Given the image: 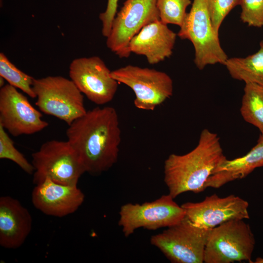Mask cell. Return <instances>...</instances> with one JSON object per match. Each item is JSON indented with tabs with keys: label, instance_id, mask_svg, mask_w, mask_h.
Segmentation results:
<instances>
[{
	"label": "cell",
	"instance_id": "6da1fadb",
	"mask_svg": "<svg viewBox=\"0 0 263 263\" xmlns=\"http://www.w3.org/2000/svg\"><path fill=\"white\" fill-rule=\"evenodd\" d=\"M118 114L112 107H96L74 121L66 130L68 141L85 172L98 175L117 162L121 140Z\"/></svg>",
	"mask_w": 263,
	"mask_h": 263
},
{
	"label": "cell",
	"instance_id": "7a4b0ae2",
	"mask_svg": "<svg viewBox=\"0 0 263 263\" xmlns=\"http://www.w3.org/2000/svg\"><path fill=\"white\" fill-rule=\"evenodd\" d=\"M226 158L218 135L207 129L201 132L197 146L183 155L170 154L164 162V181L174 199L180 194L203 191L215 169Z\"/></svg>",
	"mask_w": 263,
	"mask_h": 263
},
{
	"label": "cell",
	"instance_id": "3957f363",
	"mask_svg": "<svg viewBox=\"0 0 263 263\" xmlns=\"http://www.w3.org/2000/svg\"><path fill=\"white\" fill-rule=\"evenodd\" d=\"M177 36L188 39L194 48V62L199 70L208 65H224L228 56L222 48L211 22L207 0H193Z\"/></svg>",
	"mask_w": 263,
	"mask_h": 263
},
{
	"label": "cell",
	"instance_id": "277c9868",
	"mask_svg": "<svg viewBox=\"0 0 263 263\" xmlns=\"http://www.w3.org/2000/svg\"><path fill=\"white\" fill-rule=\"evenodd\" d=\"M32 88L39 110L68 126L87 112L83 94L71 79L62 76L34 78Z\"/></svg>",
	"mask_w": 263,
	"mask_h": 263
},
{
	"label": "cell",
	"instance_id": "5b68a950",
	"mask_svg": "<svg viewBox=\"0 0 263 263\" xmlns=\"http://www.w3.org/2000/svg\"><path fill=\"white\" fill-rule=\"evenodd\" d=\"M33 182L37 185L46 179L58 183L77 185L85 172L79 158L68 141H48L32 153Z\"/></svg>",
	"mask_w": 263,
	"mask_h": 263
},
{
	"label": "cell",
	"instance_id": "8992f818",
	"mask_svg": "<svg viewBox=\"0 0 263 263\" xmlns=\"http://www.w3.org/2000/svg\"><path fill=\"white\" fill-rule=\"evenodd\" d=\"M255 244L249 225L244 220L228 221L211 229L205 250V263L251 262Z\"/></svg>",
	"mask_w": 263,
	"mask_h": 263
},
{
	"label": "cell",
	"instance_id": "52a82bcc",
	"mask_svg": "<svg viewBox=\"0 0 263 263\" xmlns=\"http://www.w3.org/2000/svg\"><path fill=\"white\" fill-rule=\"evenodd\" d=\"M211 229L198 226L185 217L178 224L151 237L150 242L173 263H203Z\"/></svg>",
	"mask_w": 263,
	"mask_h": 263
},
{
	"label": "cell",
	"instance_id": "ba28073f",
	"mask_svg": "<svg viewBox=\"0 0 263 263\" xmlns=\"http://www.w3.org/2000/svg\"><path fill=\"white\" fill-rule=\"evenodd\" d=\"M111 75L133 91L134 105L140 110L153 111L173 94L172 80L164 72L128 65L111 71Z\"/></svg>",
	"mask_w": 263,
	"mask_h": 263
},
{
	"label": "cell",
	"instance_id": "9c48e42d",
	"mask_svg": "<svg viewBox=\"0 0 263 263\" xmlns=\"http://www.w3.org/2000/svg\"><path fill=\"white\" fill-rule=\"evenodd\" d=\"M170 195H163L150 202L142 204L127 203L119 211V225L125 237L132 235L139 228L156 230L169 227L181 222L186 212Z\"/></svg>",
	"mask_w": 263,
	"mask_h": 263
},
{
	"label": "cell",
	"instance_id": "30bf717a",
	"mask_svg": "<svg viewBox=\"0 0 263 263\" xmlns=\"http://www.w3.org/2000/svg\"><path fill=\"white\" fill-rule=\"evenodd\" d=\"M158 20L157 0H126L113 21L107 47L120 58L129 57L132 38L143 27Z\"/></svg>",
	"mask_w": 263,
	"mask_h": 263
},
{
	"label": "cell",
	"instance_id": "8fae6325",
	"mask_svg": "<svg viewBox=\"0 0 263 263\" xmlns=\"http://www.w3.org/2000/svg\"><path fill=\"white\" fill-rule=\"evenodd\" d=\"M97 56L82 57L72 60L69 66L70 79L93 103L103 105L111 102L117 92L118 82Z\"/></svg>",
	"mask_w": 263,
	"mask_h": 263
},
{
	"label": "cell",
	"instance_id": "7c38bea8",
	"mask_svg": "<svg viewBox=\"0 0 263 263\" xmlns=\"http://www.w3.org/2000/svg\"><path fill=\"white\" fill-rule=\"evenodd\" d=\"M26 96L9 84L0 89V125L17 137L39 132L49 125Z\"/></svg>",
	"mask_w": 263,
	"mask_h": 263
},
{
	"label": "cell",
	"instance_id": "4fadbf2b",
	"mask_svg": "<svg viewBox=\"0 0 263 263\" xmlns=\"http://www.w3.org/2000/svg\"><path fill=\"white\" fill-rule=\"evenodd\" d=\"M248 203L231 194L221 198L216 194L200 202H187L181 205L186 217L200 227L212 229L228 221L248 219Z\"/></svg>",
	"mask_w": 263,
	"mask_h": 263
},
{
	"label": "cell",
	"instance_id": "5bb4252c",
	"mask_svg": "<svg viewBox=\"0 0 263 263\" xmlns=\"http://www.w3.org/2000/svg\"><path fill=\"white\" fill-rule=\"evenodd\" d=\"M31 199L35 207L43 213L61 218L75 212L83 204L85 195L77 185L46 179L36 185Z\"/></svg>",
	"mask_w": 263,
	"mask_h": 263
},
{
	"label": "cell",
	"instance_id": "9a60e30c",
	"mask_svg": "<svg viewBox=\"0 0 263 263\" xmlns=\"http://www.w3.org/2000/svg\"><path fill=\"white\" fill-rule=\"evenodd\" d=\"M177 34L160 20L143 27L131 40L130 52L146 57L150 64H156L169 57Z\"/></svg>",
	"mask_w": 263,
	"mask_h": 263
},
{
	"label": "cell",
	"instance_id": "2e32d148",
	"mask_svg": "<svg viewBox=\"0 0 263 263\" xmlns=\"http://www.w3.org/2000/svg\"><path fill=\"white\" fill-rule=\"evenodd\" d=\"M32 227L28 210L19 200L9 196L0 198V245L7 249L21 246Z\"/></svg>",
	"mask_w": 263,
	"mask_h": 263
},
{
	"label": "cell",
	"instance_id": "e0dca14e",
	"mask_svg": "<svg viewBox=\"0 0 263 263\" xmlns=\"http://www.w3.org/2000/svg\"><path fill=\"white\" fill-rule=\"evenodd\" d=\"M263 166V134L244 155L232 160L225 159L214 170L204 186L218 188L231 181L241 179L255 169Z\"/></svg>",
	"mask_w": 263,
	"mask_h": 263
},
{
	"label": "cell",
	"instance_id": "ac0fdd59",
	"mask_svg": "<svg viewBox=\"0 0 263 263\" xmlns=\"http://www.w3.org/2000/svg\"><path fill=\"white\" fill-rule=\"evenodd\" d=\"M224 65L233 79L263 86V40L254 54L245 57L228 58Z\"/></svg>",
	"mask_w": 263,
	"mask_h": 263
},
{
	"label": "cell",
	"instance_id": "d6986e66",
	"mask_svg": "<svg viewBox=\"0 0 263 263\" xmlns=\"http://www.w3.org/2000/svg\"><path fill=\"white\" fill-rule=\"evenodd\" d=\"M240 113L245 121L257 128L263 134V86L246 83Z\"/></svg>",
	"mask_w": 263,
	"mask_h": 263
},
{
	"label": "cell",
	"instance_id": "ffe728a7",
	"mask_svg": "<svg viewBox=\"0 0 263 263\" xmlns=\"http://www.w3.org/2000/svg\"><path fill=\"white\" fill-rule=\"evenodd\" d=\"M0 76L31 98L36 97L32 88L34 78L17 68L2 52L0 53Z\"/></svg>",
	"mask_w": 263,
	"mask_h": 263
},
{
	"label": "cell",
	"instance_id": "44dd1931",
	"mask_svg": "<svg viewBox=\"0 0 263 263\" xmlns=\"http://www.w3.org/2000/svg\"><path fill=\"white\" fill-rule=\"evenodd\" d=\"M191 0H157L160 20L166 24L182 25Z\"/></svg>",
	"mask_w": 263,
	"mask_h": 263
},
{
	"label": "cell",
	"instance_id": "7402d4cb",
	"mask_svg": "<svg viewBox=\"0 0 263 263\" xmlns=\"http://www.w3.org/2000/svg\"><path fill=\"white\" fill-rule=\"evenodd\" d=\"M0 159H8L15 163L28 174H33L34 168L15 147L14 142L4 128L0 125Z\"/></svg>",
	"mask_w": 263,
	"mask_h": 263
},
{
	"label": "cell",
	"instance_id": "603a6c76",
	"mask_svg": "<svg viewBox=\"0 0 263 263\" xmlns=\"http://www.w3.org/2000/svg\"><path fill=\"white\" fill-rule=\"evenodd\" d=\"M240 2V0H207L211 22L217 33L225 18Z\"/></svg>",
	"mask_w": 263,
	"mask_h": 263
},
{
	"label": "cell",
	"instance_id": "cb8c5ba5",
	"mask_svg": "<svg viewBox=\"0 0 263 263\" xmlns=\"http://www.w3.org/2000/svg\"><path fill=\"white\" fill-rule=\"evenodd\" d=\"M240 19L249 26H263V0H240Z\"/></svg>",
	"mask_w": 263,
	"mask_h": 263
},
{
	"label": "cell",
	"instance_id": "d4e9b609",
	"mask_svg": "<svg viewBox=\"0 0 263 263\" xmlns=\"http://www.w3.org/2000/svg\"><path fill=\"white\" fill-rule=\"evenodd\" d=\"M118 1L108 0L106 10L99 16L102 22V34L106 38L110 34L113 21L116 14Z\"/></svg>",
	"mask_w": 263,
	"mask_h": 263
},
{
	"label": "cell",
	"instance_id": "484cf974",
	"mask_svg": "<svg viewBox=\"0 0 263 263\" xmlns=\"http://www.w3.org/2000/svg\"><path fill=\"white\" fill-rule=\"evenodd\" d=\"M253 263H263V258L258 257L256 259L255 261L254 262H253Z\"/></svg>",
	"mask_w": 263,
	"mask_h": 263
},
{
	"label": "cell",
	"instance_id": "4316f807",
	"mask_svg": "<svg viewBox=\"0 0 263 263\" xmlns=\"http://www.w3.org/2000/svg\"><path fill=\"white\" fill-rule=\"evenodd\" d=\"M0 87H3L4 85V78L0 76Z\"/></svg>",
	"mask_w": 263,
	"mask_h": 263
}]
</instances>
